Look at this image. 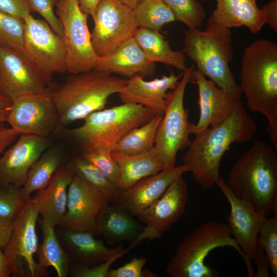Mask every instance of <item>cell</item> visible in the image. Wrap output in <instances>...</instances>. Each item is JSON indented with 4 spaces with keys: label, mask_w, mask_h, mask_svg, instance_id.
I'll list each match as a JSON object with an SVG mask.
<instances>
[{
    "label": "cell",
    "mask_w": 277,
    "mask_h": 277,
    "mask_svg": "<svg viewBox=\"0 0 277 277\" xmlns=\"http://www.w3.org/2000/svg\"><path fill=\"white\" fill-rule=\"evenodd\" d=\"M257 130L256 124L240 102L225 121L195 135L182 157L183 164L201 187L209 189L220 176L221 161L230 146L253 140Z\"/></svg>",
    "instance_id": "6da1fadb"
},
{
    "label": "cell",
    "mask_w": 277,
    "mask_h": 277,
    "mask_svg": "<svg viewBox=\"0 0 277 277\" xmlns=\"http://www.w3.org/2000/svg\"><path fill=\"white\" fill-rule=\"evenodd\" d=\"M239 85L250 110L264 115L271 145L277 150V44L257 39L244 50Z\"/></svg>",
    "instance_id": "7a4b0ae2"
},
{
    "label": "cell",
    "mask_w": 277,
    "mask_h": 277,
    "mask_svg": "<svg viewBox=\"0 0 277 277\" xmlns=\"http://www.w3.org/2000/svg\"><path fill=\"white\" fill-rule=\"evenodd\" d=\"M227 185L261 215L277 213V150L258 140L231 169Z\"/></svg>",
    "instance_id": "3957f363"
},
{
    "label": "cell",
    "mask_w": 277,
    "mask_h": 277,
    "mask_svg": "<svg viewBox=\"0 0 277 277\" xmlns=\"http://www.w3.org/2000/svg\"><path fill=\"white\" fill-rule=\"evenodd\" d=\"M128 80L96 69L70 74L57 85L49 86L58 118V127L84 120L105 108L109 97L118 93Z\"/></svg>",
    "instance_id": "277c9868"
},
{
    "label": "cell",
    "mask_w": 277,
    "mask_h": 277,
    "mask_svg": "<svg viewBox=\"0 0 277 277\" xmlns=\"http://www.w3.org/2000/svg\"><path fill=\"white\" fill-rule=\"evenodd\" d=\"M184 35L183 51L195 63L197 70L226 93L241 100V90L229 67L233 57L230 29L208 19L205 30L188 28Z\"/></svg>",
    "instance_id": "5b68a950"
},
{
    "label": "cell",
    "mask_w": 277,
    "mask_h": 277,
    "mask_svg": "<svg viewBox=\"0 0 277 277\" xmlns=\"http://www.w3.org/2000/svg\"><path fill=\"white\" fill-rule=\"evenodd\" d=\"M156 115L140 104H123L90 114L77 128L57 129L76 143L82 153L99 147L112 150L129 131L146 123Z\"/></svg>",
    "instance_id": "8992f818"
},
{
    "label": "cell",
    "mask_w": 277,
    "mask_h": 277,
    "mask_svg": "<svg viewBox=\"0 0 277 277\" xmlns=\"http://www.w3.org/2000/svg\"><path fill=\"white\" fill-rule=\"evenodd\" d=\"M226 246L242 255L227 224L214 220L204 222L178 243L165 272L171 277L217 276V271L206 265L205 260L214 249Z\"/></svg>",
    "instance_id": "52a82bcc"
},
{
    "label": "cell",
    "mask_w": 277,
    "mask_h": 277,
    "mask_svg": "<svg viewBox=\"0 0 277 277\" xmlns=\"http://www.w3.org/2000/svg\"><path fill=\"white\" fill-rule=\"evenodd\" d=\"M194 70L193 65L184 71L176 87L169 92L154 144L150 151L164 169L174 167L178 152L191 142L192 123L188 120L189 110L185 108L184 100L186 88L193 80Z\"/></svg>",
    "instance_id": "ba28073f"
},
{
    "label": "cell",
    "mask_w": 277,
    "mask_h": 277,
    "mask_svg": "<svg viewBox=\"0 0 277 277\" xmlns=\"http://www.w3.org/2000/svg\"><path fill=\"white\" fill-rule=\"evenodd\" d=\"M56 6L64 31L67 72L77 74L94 69L98 56L92 45L88 15L81 10L76 0H59Z\"/></svg>",
    "instance_id": "9c48e42d"
},
{
    "label": "cell",
    "mask_w": 277,
    "mask_h": 277,
    "mask_svg": "<svg viewBox=\"0 0 277 277\" xmlns=\"http://www.w3.org/2000/svg\"><path fill=\"white\" fill-rule=\"evenodd\" d=\"M91 17L94 21L91 43L99 57L133 37L139 27L133 8L121 0H100Z\"/></svg>",
    "instance_id": "30bf717a"
},
{
    "label": "cell",
    "mask_w": 277,
    "mask_h": 277,
    "mask_svg": "<svg viewBox=\"0 0 277 277\" xmlns=\"http://www.w3.org/2000/svg\"><path fill=\"white\" fill-rule=\"evenodd\" d=\"M39 213L28 200L13 221L8 242L3 250L12 269L13 277H47V268L34 259L38 248L36 224Z\"/></svg>",
    "instance_id": "8fae6325"
},
{
    "label": "cell",
    "mask_w": 277,
    "mask_h": 277,
    "mask_svg": "<svg viewBox=\"0 0 277 277\" xmlns=\"http://www.w3.org/2000/svg\"><path fill=\"white\" fill-rule=\"evenodd\" d=\"M23 51L42 72L52 78L67 72L62 37L44 20L28 13L24 18Z\"/></svg>",
    "instance_id": "7c38bea8"
},
{
    "label": "cell",
    "mask_w": 277,
    "mask_h": 277,
    "mask_svg": "<svg viewBox=\"0 0 277 277\" xmlns=\"http://www.w3.org/2000/svg\"><path fill=\"white\" fill-rule=\"evenodd\" d=\"M49 77L21 50L0 45V94L11 101L21 95L47 91Z\"/></svg>",
    "instance_id": "4fadbf2b"
},
{
    "label": "cell",
    "mask_w": 277,
    "mask_h": 277,
    "mask_svg": "<svg viewBox=\"0 0 277 277\" xmlns=\"http://www.w3.org/2000/svg\"><path fill=\"white\" fill-rule=\"evenodd\" d=\"M7 123L19 135L48 137L56 130L59 126L58 114L49 86L45 92L12 99Z\"/></svg>",
    "instance_id": "5bb4252c"
},
{
    "label": "cell",
    "mask_w": 277,
    "mask_h": 277,
    "mask_svg": "<svg viewBox=\"0 0 277 277\" xmlns=\"http://www.w3.org/2000/svg\"><path fill=\"white\" fill-rule=\"evenodd\" d=\"M228 201L230 212L228 225L233 238L242 251L247 267L248 276H254L251 263L256 255L260 228L266 217L259 214L248 202L236 197L220 176L215 182Z\"/></svg>",
    "instance_id": "9a60e30c"
},
{
    "label": "cell",
    "mask_w": 277,
    "mask_h": 277,
    "mask_svg": "<svg viewBox=\"0 0 277 277\" xmlns=\"http://www.w3.org/2000/svg\"><path fill=\"white\" fill-rule=\"evenodd\" d=\"M187 183L180 175L168 187L153 204L137 215L144 224V230L134 246L143 240L160 239L184 214L188 200Z\"/></svg>",
    "instance_id": "2e32d148"
},
{
    "label": "cell",
    "mask_w": 277,
    "mask_h": 277,
    "mask_svg": "<svg viewBox=\"0 0 277 277\" xmlns=\"http://www.w3.org/2000/svg\"><path fill=\"white\" fill-rule=\"evenodd\" d=\"M50 146L48 137L19 135L0 155V186L23 187L31 167Z\"/></svg>",
    "instance_id": "e0dca14e"
},
{
    "label": "cell",
    "mask_w": 277,
    "mask_h": 277,
    "mask_svg": "<svg viewBox=\"0 0 277 277\" xmlns=\"http://www.w3.org/2000/svg\"><path fill=\"white\" fill-rule=\"evenodd\" d=\"M107 204L98 190L75 174L68 188L66 212L59 226L67 230L90 232L97 235L96 219L102 208Z\"/></svg>",
    "instance_id": "ac0fdd59"
},
{
    "label": "cell",
    "mask_w": 277,
    "mask_h": 277,
    "mask_svg": "<svg viewBox=\"0 0 277 277\" xmlns=\"http://www.w3.org/2000/svg\"><path fill=\"white\" fill-rule=\"evenodd\" d=\"M198 87L200 116L196 124H191V134L195 135L209 127L227 120L241 102L207 80L197 70L193 72V81Z\"/></svg>",
    "instance_id": "d6986e66"
},
{
    "label": "cell",
    "mask_w": 277,
    "mask_h": 277,
    "mask_svg": "<svg viewBox=\"0 0 277 277\" xmlns=\"http://www.w3.org/2000/svg\"><path fill=\"white\" fill-rule=\"evenodd\" d=\"M187 172L188 168L184 164L163 169L126 190H121L117 202L132 215L137 216L159 200L176 178Z\"/></svg>",
    "instance_id": "ffe728a7"
},
{
    "label": "cell",
    "mask_w": 277,
    "mask_h": 277,
    "mask_svg": "<svg viewBox=\"0 0 277 277\" xmlns=\"http://www.w3.org/2000/svg\"><path fill=\"white\" fill-rule=\"evenodd\" d=\"M183 74L171 72L160 78L147 81L140 75H134L128 80L122 90L118 93L123 104H140L151 110L156 115H163L168 90H173Z\"/></svg>",
    "instance_id": "44dd1931"
},
{
    "label": "cell",
    "mask_w": 277,
    "mask_h": 277,
    "mask_svg": "<svg viewBox=\"0 0 277 277\" xmlns=\"http://www.w3.org/2000/svg\"><path fill=\"white\" fill-rule=\"evenodd\" d=\"M74 175L71 162H65L47 186L30 198L42 220L55 226L60 225L66 212L68 188Z\"/></svg>",
    "instance_id": "7402d4cb"
},
{
    "label": "cell",
    "mask_w": 277,
    "mask_h": 277,
    "mask_svg": "<svg viewBox=\"0 0 277 277\" xmlns=\"http://www.w3.org/2000/svg\"><path fill=\"white\" fill-rule=\"evenodd\" d=\"M94 69L130 78L136 75L144 77L153 76L155 65L147 61L142 49L132 37L110 54L98 57Z\"/></svg>",
    "instance_id": "603a6c76"
},
{
    "label": "cell",
    "mask_w": 277,
    "mask_h": 277,
    "mask_svg": "<svg viewBox=\"0 0 277 277\" xmlns=\"http://www.w3.org/2000/svg\"><path fill=\"white\" fill-rule=\"evenodd\" d=\"M132 216L121 205H105L96 219L97 235H101L109 244L130 242V246L133 248L143 232L144 226L134 220Z\"/></svg>",
    "instance_id": "cb8c5ba5"
},
{
    "label": "cell",
    "mask_w": 277,
    "mask_h": 277,
    "mask_svg": "<svg viewBox=\"0 0 277 277\" xmlns=\"http://www.w3.org/2000/svg\"><path fill=\"white\" fill-rule=\"evenodd\" d=\"M216 8L209 20L230 29L246 27L252 33L259 32L266 24L265 13L257 0H215Z\"/></svg>",
    "instance_id": "d4e9b609"
},
{
    "label": "cell",
    "mask_w": 277,
    "mask_h": 277,
    "mask_svg": "<svg viewBox=\"0 0 277 277\" xmlns=\"http://www.w3.org/2000/svg\"><path fill=\"white\" fill-rule=\"evenodd\" d=\"M62 229L61 237L68 252L78 264L93 266L105 262L123 251L121 245L115 248L106 247L100 239L90 232Z\"/></svg>",
    "instance_id": "484cf974"
},
{
    "label": "cell",
    "mask_w": 277,
    "mask_h": 277,
    "mask_svg": "<svg viewBox=\"0 0 277 277\" xmlns=\"http://www.w3.org/2000/svg\"><path fill=\"white\" fill-rule=\"evenodd\" d=\"M133 37L142 49L148 62L163 63L182 71L187 68L184 53L172 50L169 42L160 32L138 27Z\"/></svg>",
    "instance_id": "4316f807"
},
{
    "label": "cell",
    "mask_w": 277,
    "mask_h": 277,
    "mask_svg": "<svg viewBox=\"0 0 277 277\" xmlns=\"http://www.w3.org/2000/svg\"><path fill=\"white\" fill-rule=\"evenodd\" d=\"M111 155L118 167L117 187L120 190H126L143 178L164 169L150 151L137 154L111 151Z\"/></svg>",
    "instance_id": "83f0119b"
},
{
    "label": "cell",
    "mask_w": 277,
    "mask_h": 277,
    "mask_svg": "<svg viewBox=\"0 0 277 277\" xmlns=\"http://www.w3.org/2000/svg\"><path fill=\"white\" fill-rule=\"evenodd\" d=\"M39 223L43 241L36 252L37 263L45 268L53 267L58 277H67L70 270V258L60 243L55 226L42 219Z\"/></svg>",
    "instance_id": "f1b7e54d"
},
{
    "label": "cell",
    "mask_w": 277,
    "mask_h": 277,
    "mask_svg": "<svg viewBox=\"0 0 277 277\" xmlns=\"http://www.w3.org/2000/svg\"><path fill=\"white\" fill-rule=\"evenodd\" d=\"M65 162L63 152L60 147L50 146L32 166L27 181L21 188L24 200L27 202L33 192L46 187Z\"/></svg>",
    "instance_id": "f546056e"
},
{
    "label": "cell",
    "mask_w": 277,
    "mask_h": 277,
    "mask_svg": "<svg viewBox=\"0 0 277 277\" xmlns=\"http://www.w3.org/2000/svg\"><path fill=\"white\" fill-rule=\"evenodd\" d=\"M163 115H156L144 125L124 136L111 151L128 154L149 152L153 148L156 132Z\"/></svg>",
    "instance_id": "4dcf8cb0"
},
{
    "label": "cell",
    "mask_w": 277,
    "mask_h": 277,
    "mask_svg": "<svg viewBox=\"0 0 277 277\" xmlns=\"http://www.w3.org/2000/svg\"><path fill=\"white\" fill-rule=\"evenodd\" d=\"M70 162L75 174L98 190L108 203L117 201L121 190L94 165L81 156Z\"/></svg>",
    "instance_id": "1f68e13d"
},
{
    "label": "cell",
    "mask_w": 277,
    "mask_h": 277,
    "mask_svg": "<svg viewBox=\"0 0 277 277\" xmlns=\"http://www.w3.org/2000/svg\"><path fill=\"white\" fill-rule=\"evenodd\" d=\"M133 10L139 27L160 32L166 24L175 21L162 0H140Z\"/></svg>",
    "instance_id": "d6a6232c"
},
{
    "label": "cell",
    "mask_w": 277,
    "mask_h": 277,
    "mask_svg": "<svg viewBox=\"0 0 277 277\" xmlns=\"http://www.w3.org/2000/svg\"><path fill=\"white\" fill-rule=\"evenodd\" d=\"M172 12L175 20L188 28H198L206 16V10L198 0H162Z\"/></svg>",
    "instance_id": "836d02e7"
},
{
    "label": "cell",
    "mask_w": 277,
    "mask_h": 277,
    "mask_svg": "<svg viewBox=\"0 0 277 277\" xmlns=\"http://www.w3.org/2000/svg\"><path fill=\"white\" fill-rule=\"evenodd\" d=\"M258 244L267 258L272 276H277V213L266 217L259 232Z\"/></svg>",
    "instance_id": "e575fe53"
},
{
    "label": "cell",
    "mask_w": 277,
    "mask_h": 277,
    "mask_svg": "<svg viewBox=\"0 0 277 277\" xmlns=\"http://www.w3.org/2000/svg\"><path fill=\"white\" fill-rule=\"evenodd\" d=\"M111 151L109 148L99 147L82 153L81 156L94 165L117 187L120 178L119 169L111 155Z\"/></svg>",
    "instance_id": "d590c367"
},
{
    "label": "cell",
    "mask_w": 277,
    "mask_h": 277,
    "mask_svg": "<svg viewBox=\"0 0 277 277\" xmlns=\"http://www.w3.org/2000/svg\"><path fill=\"white\" fill-rule=\"evenodd\" d=\"M23 19L0 11V45L23 51Z\"/></svg>",
    "instance_id": "8d00e7d4"
},
{
    "label": "cell",
    "mask_w": 277,
    "mask_h": 277,
    "mask_svg": "<svg viewBox=\"0 0 277 277\" xmlns=\"http://www.w3.org/2000/svg\"><path fill=\"white\" fill-rule=\"evenodd\" d=\"M21 188L8 185L0 186V216L13 221L23 208L26 202Z\"/></svg>",
    "instance_id": "74e56055"
},
{
    "label": "cell",
    "mask_w": 277,
    "mask_h": 277,
    "mask_svg": "<svg viewBox=\"0 0 277 277\" xmlns=\"http://www.w3.org/2000/svg\"><path fill=\"white\" fill-rule=\"evenodd\" d=\"M59 0H27L31 12L41 15L53 31L61 37L63 36V28L60 21L54 12V7Z\"/></svg>",
    "instance_id": "f35d334b"
},
{
    "label": "cell",
    "mask_w": 277,
    "mask_h": 277,
    "mask_svg": "<svg viewBox=\"0 0 277 277\" xmlns=\"http://www.w3.org/2000/svg\"><path fill=\"white\" fill-rule=\"evenodd\" d=\"M131 248L130 246L126 250H123L112 256L106 261L95 265L89 266L77 263L70 268L69 273L72 277H107L112 264Z\"/></svg>",
    "instance_id": "ab89813d"
},
{
    "label": "cell",
    "mask_w": 277,
    "mask_h": 277,
    "mask_svg": "<svg viewBox=\"0 0 277 277\" xmlns=\"http://www.w3.org/2000/svg\"><path fill=\"white\" fill-rule=\"evenodd\" d=\"M146 261L147 260L144 258L134 257L117 269H110L107 277L155 276L154 274L150 272L148 273L143 270Z\"/></svg>",
    "instance_id": "60d3db41"
},
{
    "label": "cell",
    "mask_w": 277,
    "mask_h": 277,
    "mask_svg": "<svg viewBox=\"0 0 277 277\" xmlns=\"http://www.w3.org/2000/svg\"><path fill=\"white\" fill-rule=\"evenodd\" d=\"M0 11L22 19L31 13L27 0H0Z\"/></svg>",
    "instance_id": "b9f144b4"
},
{
    "label": "cell",
    "mask_w": 277,
    "mask_h": 277,
    "mask_svg": "<svg viewBox=\"0 0 277 277\" xmlns=\"http://www.w3.org/2000/svg\"><path fill=\"white\" fill-rule=\"evenodd\" d=\"M19 136L18 134L9 126L0 124V155Z\"/></svg>",
    "instance_id": "7bdbcfd3"
},
{
    "label": "cell",
    "mask_w": 277,
    "mask_h": 277,
    "mask_svg": "<svg viewBox=\"0 0 277 277\" xmlns=\"http://www.w3.org/2000/svg\"><path fill=\"white\" fill-rule=\"evenodd\" d=\"M253 260L256 266V271L253 277H268L269 268L268 263L262 248L259 244Z\"/></svg>",
    "instance_id": "ee69618b"
},
{
    "label": "cell",
    "mask_w": 277,
    "mask_h": 277,
    "mask_svg": "<svg viewBox=\"0 0 277 277\" xmlns=\"http://www.w3.org/2000/svg\"><path fill=\"white\" fill-rule=\"evenodd\" d=\"M264 11L266 24L274 32H277V0H270L261 8Z\"/></svg>",
    "instance_id": "f6af8a7d"
},
{
    "label": "cell",
    "mask_w": 277,
    "mask_h": 277,
    "mask_svg": "<svg viewBox=\"0 0 277 277\" xmlns=\"http://www.w3.org/2000/svg\"><path fill=\"white\" fill-rule=\"evenodd\" d=\"M13 228V221L0 216V248L6 246L10 238Z\"/></svg>",
    "instance_id": "bcb514c9"
},
{
    "label": "cell",
    "mask_w": 277,
    "mask_h": 277,
    "mask_svg": "<svg viewBox=\"0 0 277 277\" xmlns=\"http://www.w3.org/2000/svg\"><path fill=\"white\" fill-rule=\"evenodd\" d=\"M11 101L0 94V124L7 123Z\"/></svg>",
    "instance_id": "7dc6e473"
},
{
    "label": "cell",
    "mask_w": 277,
    "mask_h": 277,
    "mask_svg": "<svg viewBox=\"0 0 277 277\" xmlns=\"http://www.w3.org/2000/svg\"><path fill=\"white\" fill-rule=\"evenodd\" d=\"M12 274L10 264L3 249L0 248V277H9Z\"/></svg>",
    "instance_id": "c3c4849f"
},
{
    "label": "cell",
    "mask_w": 277,
    "mask_h": 277,
    "mask_svg": "<svg viewBox=\"0 0 277 277\" xmlns=\"http://www.w3.org/2000/svg\"><path fill=\"white\" fill-rule=\"evenodd\" d=\"M81 10L92 16L95 7L100 0H76Z\"/></svg>",
    "instance_id": "681fc988"
},
{
    "label": "cell",
    "mask_w": 277,
    "mask_h": 277,
    "mask_svg": "<svg viewBox=\"0 0 277 277\" xmlns=\"http://www.w3.org/2000/svg\"><path fill=\"white\" fill-rule=\"evenodd\" d=\"M124 3L134 8L140 0H121Z\"/></svg>",
    "instance_id": "f907efd6"
},
{
    "label": "cell",
    "mask_w": 277,
    "mask_h": 277,
    "mask_svg": "<svg viewBox=\"0 0 277 277\" xmlns=\"http://www.w3.org/2000/svg\"><path fill=\"white\" fill-rule=\"evenodd\" d=\"M198 1H200V2H201H201H206V1H208V0H198Z\"/></svg>",
    "instance_id": "816d5d0a"
}]
</instances>
